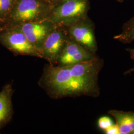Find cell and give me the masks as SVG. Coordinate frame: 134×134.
Segmentation results:
<instances>
[{
  "label": "cell",
  "instance_id": "cell-5",
  "mask_svg": "<svg viewBox=\"0 0 134 134\" xmlns=\"http://www.w3.org/2000/svg\"><path fill=\"white\" fill-rule=\"evenodd\" d=\"M70 38L96 54L98 48L94 33V25L87 16L64 27Z\"/></svg>",
  "mask_w": 134,
  "mask_h": 134
},
{
  "label": "cell",
  "instance_id": "cell-3",
  "mask_svg": "<svg viewBox=\"0 0 134 134\" xmlns=\"http://www.w3.org/2000/svg\"><path fill=\"white\" fill-rule=\"evenodd\" d=\"M89 0H63L53 7L47 19L63 27L87 16Z\"/></svg>",
  "mask_w": 134,
  "mask_h": 134
},
{
  "label": "cell",
  "instance_id": "cell-9",
  "mask_svg": "<svg viewBox=\"0 0 134 134\" xmlns=\"http://www.w3.org/2000/svg\"><path fill=\"white\" fill-rule=\"evenodd\" d=\"M14 90L10 83L3 86L0 91V131L12 119L13 114L12 96Z\"/></svg>",
  "mask_w": 134,
  "mask_h": 134
},
{
  "label": "cell",
  "instance_id": "cell-6",
  "mask_svg": "<svg viewBox=\"0 0 134 134\" xmlns=\"http://www.w3.org/2000/svg\"><path fill=\"white\" fill-rule=\"evenodd\" d=\"M69 39L65 28L57 25L49 34L40 49L43 59L49 64L56 66L58 59Z\"/></svg>",
  "mask_w": 134,
  "mask_h": 134
},
{
  "label": "cell",
  "instance_id": "cell-1",
  "mask_svg": "<svg viewBox=\"0 0 134 134\" xmlns=\"http://www.w3.org/2000/svg\"><path fill=\"white\" fill-rule=\"evenodd\" d=\"M103 61L96 56L88 61L65 67L45 65L39 85L53 99L99 95L98 75Z\"/></svg>",
  "mask_w": 134,
  "mask_h": 134
},
{
  "label": "cell",
  "instance_id": "cell-11",
  "mask_svg": "<svg viewBox=\"0 0 134 134\" xmlns=\"http://www.w3.org/2000/svg\"><path fill=\"white\" fill-rule=\"evenodd\" d=\"M113 38L124 44L134 41V16L123 24L122 31L114 36Z\"/></svg>",
  "mask_w": 134,
  "mask_h": 134
},
{
  "label": "cell",
  "instance_id": "cell-16",
  "mask_svg": "<svg viewBox=\"0 0 134 134\" xmlns=\"http://www.w3.org/2000/svg\"><path fill=\"white\" fill-rule=\"evenodd\" d=\"M54 6L62 1L63 0H48Z\"/></svg>",
  "mask_w": 134,
  "mask_h": 134
},
{
  "label": "cell",
  "instance_id": "cell-14",
  "mask_svg": "<svg viewBox=\"0 0 134 134\" xmlns=\"http://www.w3.org/2000/svg\"><path fill=\"white\" fill-rule=\"evenodd\" d=\"M104 133L106 134H119V129L116 124H114L108 128L104 131Z\"/></svg>",
  "mask_w": 134,
  "mask_h": 134
},
{
  "label": "cell",
  "instance_id": "cell-7",
  "mask_svg": "<svg viewBox=\"0 0 134 134\" xmlns=\"http://www.w3.org/2000/svg\"><path fill=\"white\" fill-rule=\"evenodd\" d=\"M57 26L51 20L45 19L16 26L24 34L29 41L40 51L45 40Z\"/></svg>",
  "mask_w": 134,
  "mask_h": 134
},
{
  "label": "cell",
  "instance_id": "cell-4",
  "mask_svg": "<svg viewBox=\"0 0 134 134\" xmlns=\"http://www.w3.org/2000/svg\"><path fill=\"white\" fill-rule=\"evenodd\" d=\"M0 43L15 55H25L43 59L38 49L29 41L17 26L0 29Z\"/></svg>",
  "mask_w": 134,
  "mask_h": 134
},
{
  "label": "cell",
  "instance_id": "cell-2",
  "mask_svg": "<svg viewBox=\"0 0 134 134\" xmlns=\"http://www.w3.org/2000/svg\"><path fill=\"white\" fill-rule=\"evenodd\" d=\"M53 7L48 0H15L5 24L1 29L47 19Z\"/></svg>",
  "mask_w": 134,
  "mask_h": 134
},
{
  "label": "cell",
  "instance_id": "cell-17",
  "mask_svg": "<svg viewBox=\"0 0 134 134\" xmlns=\"http://www.w3.org/2000/svg\"><path fill=\"white\" fill-rule=\"evenodd\" d=\"M117 1H118V2H121V3H122V2H123V1L124 0H117Z\"/></svg>",
  "mask_w": 134,
  "mask_h": 134
},
{
  "label": "cell",
  "instance_id": "cell-8",
  "mask_svg": "<svg viewBox=\"0 0 134 134\" xmlns=\"http://www.w3.org/2000/svg\"><path fill=\"white\" fill-rule=\"evenodd\" d=\"M96 56V54L92 53L69 38L58 59L56 66L59 67L71 66L90 61Z\"/></svg>",
  "mask_w": 134,
  "mask_h": 134
},
{
  "label": "cell",
  "instance_id": "cell-10",
  "mask_svg": "<svg viewBox=\"0 0 134 134\" xmlns=\"http://www.w3.org/2000/svg\"><path fill=\"white\" fill-rule=\"evenodd\" d=\"M108 113L115 119L119 134H134V112L110 110Z\"/></svg>",
  "mask_w": 134,
  "mask_h": 134
},
{
  "label": "cell",
  "instance_id": "cell-15",
  "mask_svg": "<svg viewBox=\"0 0 134 134\" xmlns=\"http://www.w3.org/2000/svg\"><path fill=\"white\" fill-rule=\"evenodd\" d=\"M127 50L129 52L131 57L134 60V48H133V49H129ZM134 72V67L133 68L129 70L127 72H126V74H127L128 73H131V72Z\"/></svg>",
  "mask_w": 134,
  "mask_h": 134
},
{
  "label": "cell",
  "instance_id": "cell-13",
  "mask_svg": "<svg viewBox=\"0 0 134 134\" xmlns=\"http://www.w3.org/2000/svg\"><path fill=\"white\" fill-rule=\"evenodd\" d=\"M114 124L112 120L107 116H102L98 120V126L99 129L105 131L111 126Z\"/></svg>",
  "mask_w": 134,
  "mask_h": 134
},
{
  "label": "cell",
  "instance_id": "cell-12",
  "mask_svg": "<svg viewBox=\"0 0 134 134\" xmlns=\"http://www.w3.org/2000/svg\"><path fill=\"white\" fill-rule=\"evenodd\" d=\"M15 0H0V29L7 19Z\"/></svg>",
  "mask_w": 134,
  "mask_h": 134
}]
</instances>
